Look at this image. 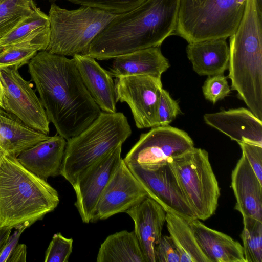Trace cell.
I'll use <instances>...</instances> for the list:
<instances>
[{"mask_svg": "<svg viewBox=\"0 0 262 262\" xmlns=\"http://www.w3.org/2000/svg\"><path fill=\"white\" fill-rule=\"evenodd\" d=\"M28 66L48 120L67 141L98 117L101 110L85 86L73 58L40 51Z\"/></svg>", "mask_w": 262, "mask_h": 262, "instance_id": "6da1fadb", "label": "cell"}, {"mask_svg": "<svg viewBox=\"0 0 262 262\" xmlns=\"http://www.w3.org/2000/svg\"><path fill=\"white\" fill-rule=\"evenodd\" d=\"M181 0H146L117 14L94 38L85 55L95 59L160 47L176 29Z\"/></svg>", "mask_w": 262, "mask_h": 262, "instance_id": "7a4b0ae2", "label": "cell"}, {"mask_svg": "<svg viewBox=\"0 0 262 262\" xmlns=\"http://www.w3.org/2000/svg\"><path fill=\"white\" fill-rule=\"evenodd\" d=\"M59 203L58 192L47 181L4 153L0 164V228L24 223L30 226Z\"/></svg>", "mask_w": 262, "mask_h": 262, "instance_id": "3957f363", "label": "cell"}, {"mask_svg": "<svg viewBox=\"0 0 262 262\" xmlns=\"http://www.w3.org/2000/svg\"><path fill=\"white\" fill-rule=\"evenodd\" d=\"M229 37L231 90L262 120V9L257 0H245L241 20Z\"/></svg>", "mask_w": 262, "mask_h": 262, "instance_id": "277c9868", "label": "cell"}, {"mask_svg": "<svg viewBox=\"0 0 262 262\" xmlns=\"http://www.w3.org/2000/svg\"><path fill=\"white\" fill-rule=\"evenodd\" d=\"M131 134L123 113L101 111L86 129L67 141L60 175L72 185L84 169L122 145Z\"/></svg>", "mask_w": 262, "mask_h": 262, "instance_id": "5b68a950", "label": "cell"}, {"mask_svg": "<svg viewBox=\"0 0 262 262\" xmlns=\"http://www.w3.org/2000/svg\"><path fill=\"white\" fill-rule=\"evenodd\" d=\"M117 15L83 6L70 10L53 3L48 15L50 40L46 51L65 56L85 55L94 38Z\"/></svg>", "mask_w": 262, "mask_h": 262, "instance_id": "8992f818", "label": "cell"}, {"mask_svg": "<svg viewBox=\"0 0 262 262\" xmlns=\"http://www.w3.org/2000/svg\"><path fill=\"white\" fill-rule=\"evenodd\" d=\"M245 5L237 0H205L200 4L181 0L174 34L188 43L226 39L237 29Z\"/></svg>", "mask_w": 262, "mask_h": 262, "instance_id": "52a82bcc", "label": "cell"}, {"mask_svg": "<svg viewBox=\"0 0 262 262\" xmlns=\"http://www.w3.org/2000/svg\"><path fill=\"white\" fill-rule=\"evenodd\" d=\"M167 163L197 219L205 221L213 215L218 206L220 189L208 152L194 147L170 158Z\"/></svg>", "mask_w": 262, "mask_h": 262, "instance_id": "ba28073f", "label": "cell"}, {"mask_svg": "<svg viewBox=\"0 0 262 262\" xmlns=\"http://www.w3.org/2000/svg\"><path fill=\"white\" fill-rule=\"evenodd\" d=\"M194 147L192 139L185 131L169 125L154 127L140 135L123 160L126 165L154 169Z\"/></svg>", "mask_w": 262, "mask_h": 262, "instance_id": "9c48e42d", "label": "cell"}, {"mask_svg": "<svg viewBox=\"0 0 262 262\" xmlns=\"http://www.w3.org/2000/svg\"><path fill=\"white\" fill-rule=\"evenodd\" d=\"M18 68V66L0 68L2 108L29 127L48 135L50 121L45 108L31 83L21 76Z\"/></svg>", "mask_w": 262, "mask_h": 262, "instance_id": "30bf717a", "label": "cell"}, {"mask_svg": "<svg viewBox=\"0 0 262 262\" xmlns=\"http://www.w3.org/2000/svg\"><path fill=\"white\" fill-rule=\"evenodd\" d=\"M117 101L129 106L139 129L156 127L162 84L160 78L147 75L116 78Z\"/></svg>", "mask_w": 262, "mask_h": 262, "instance_id": "8fae6325", "label": "cell"}, {"mask_svg": "<svg viewBox=\"0 0 262 262\" xmlns=\"http://www.w3.org/2000/svg\"><path fill=\"white\" fill-rule=\"evenodd\" d=\"M127 165L148 196L166 211L178 215L188 222L197 219L167 162L154 169L138 165Z\"/></svg>", "mask_w": 262, "mask_h": 262, "instance_id": "7c38bea8", "label": "cell"}, {"mask_svg": "<svg viewBox=\"0 0 262 262\" xmlns=\"http://www.w3.org/2000/svg\"><path fill=\"white\" fill-rule=\"evenodd\" d=\"M120 145L84 169L72 185L75 205L84 223L92 222L99 199L122 160Z\"/></svg>", "mask_w": 262, "mask_h": 262, "instance_id": "4fadbf2b", "label": "cell"}, {"mask_svg": "<svg viewBox=\"0 0 262 262\" xmlns=\"http://www.w3.org/2000/svg\"><path fill=\"white\" fill-rule=\"evenodd\" d=\"M147 196L122 159L99 199L92 222L125 212Z\"/></svg>", "mask_w": 262, "mask_h": 262, "instance_id": "5bb4252c", "label": "cell"}, {"mask_svg": "<svg viewBox=\"0 0 262 262\" xmlns=\"http://www.w3.org/2000/svg\"><path fill=\"white\" fill-rule=\"evenodd\" d=\"M133 220L134 232L145 262H156L155 248L166 223V211L149 196L125 212Z\"/></svg>", "mask_w": 262, "mask_h": 262, "instance_id": "9a60e30c", "label": "cell"}, {"mask_svg": "<svg viewBox=\"0 0 262 262\" xmlns=\"http://www.w3.org/2000/svg\"><path fill=\"white\" fill-rule=\"evenodd\" d=\"M205 123L237 143L262 146V120L244 107L206 114Z\"/></svg>", "mask_w": 262, "mask_h": 262, "instance_id": "2e32d148", "label": "cell"}, {"mask_svg": "<svg viewBox=\"0 0 262 262\" xmlns=\"http://www.w3.org/2000/svg\"><path fill=\"white\" fill-rule=\"evenodd\" d=\"M67 140L56 133L22 151L16 159L26 169L47 181L60 175Z\"/></svg>", "mask_w": 262, "mask_h": 262, "instance_id": "e0dca14e", "label": "cell"}, {"mask_svg": "<svg viewBox=\"0 0 262 262\" xmlns=\"http://www.w3.org/2000/svg\"><path fill=\"white\" fill-rule=\"evenodd\" d=\"M231 180L236 199L234 209L243 216L262 221V183L243 154L232 171Z\"/></svg>", "mask_w": 262, "mask_h": 262, "instance_id": "ac0fdd59", "label": "cell"}, {"mask_svg": "<svg viewBox=\"0 0 262 262\" xmlns=\"http://www.w3.org/2000/svg\"><path fill=\"white\" fill-rule=\"evenodd\" d=\"M73 58L85 86L101 110L116 112L115 82L110 72L89 56L77 54Z\"/></svg>", "mask_w": 262, "mask_h": 262, "instance_id": "d6986e66", "label": "cell"}, {"mask_svg": "<svg viewBox=\"0 0 262 262\" xmlns=\"http://www.w3.org/2000/svg\"><path fill=\"white\" fill-rule=\"evenodd\" d=\"M108 71L113 77L147 75L161 78L170 65L160 47L137 50L114 58Z\"/></svg>", "mask_w": 262, "mask_h": 262, "instance_id": "ffe728a7", "label": "cell"}, {"mask_svg": "<svg viewBox=\"0 0 262 262\" xmlns=\"http://www.w3.org/2000/svg\"><path fill=\"white\" fill-rule=\"evenodd\" d=\"M189 223L200 247L210 262H246L238 242L208 227L198 219Z\"/></svg>", "mask_w": 262, "mask_h": 262, "instance_id": "44dd1931", "label": "cell"}, {"mask_svg": "<svg viewBox=\"0 0 262 262\" xmlns=\"http://www.w3.org/2000/svg\"><path fill=\"white\" fill-rule=\"evenodd\" d=\"M186 53L193 70L199 75L223 74L228 68L229 47L226 39L188 43Z\"/></svg>", "mask_w": 262, "mask_h": 262, "instance_id": "7402d4cb", "label": "cell"}, {"mask_svg": "<svg viewBox=\"0 0 262 262\" xmlns=\"http://www.w3.org/2000/svg\"><path fill=\"white\" fill-rule=\"evenodd\" d=\"M49 137L0 108V149L5 154L17 157L24 150Z\"/></svg>", "mask_w": 262, "mask_h": 262, "instance_id": "603a6c76", "label": "cell"}, {"mask_svg": "<svg viewBox=\"0 0 262 262\" xmlns=\"http://www.w3.org/2000/svg\"><path fill=\"white\" fill-rule=\"evenodd\" d=\"M97 262H145L134 231L122 230L108 235L101 244Z\"/></svg>", "mask_w": 262, "mask_h": 262, "instance_id": "cb8c5ba5", "label": "cell"}, {"mask_svg": "<svg viewBox=\"0 0 262 262\" xmlns=\"http://www.w3.org/2000/svg\"><path fill=\"white\" fill-rule=\"evenodd\" d=\"M166 223L180 262H210L200 247L187 220L166 211Z\"/></svg>", "mask_w": 262, "mask_h": 262, "instance_id": "d4e9b609", "label": "cell"}, {"mask_svg": "<svg viewBox=\"0 0 262 262\" xmlns=\"http://www.w3.org/2000/svg\"><path fill=\"white\" fill-rule=\"evenodd\" d=\"M50 27L0 52V68L29 62L38 52L46 50L50 40Z\"/></svg>", "mask_w": 262, "mask_h": 262, "instance_id": "484cf974", "label": "cell"}, {"mask_svg": "<svg viewBox=\"0 0 262 262\" xmlns=\"http://www.w3.org/2000/svg\"><path fill=\"white\" fill-rule=\"evenodd\" d=\"M49 27L48 15L36 7L31 14L0 39V52Z\"/></svg>", "mask_w": 262, "mask_h": 262, "instance_id": "4316f807", "label": "cell"}, {"mask_svg": "<svg viewBox=\"0 0 262 262\" xmlns=\"http://www.w3.org/2000/svg\"><path fill=\"white\" fill-rule=\"evenodd\" d=\"M36 7L33 0H0V39Z\"/></svg>", "mask_w": 262, "mask_h": 262, "instance_id": "83f0119b", "label": "cell"}, {"mask_svg": "<svg viewBox=\"0 0 262 262\" xmlns=\"http://www.w3.org/2000/svg\"><path fill=\"white\" fill-rule=\"evenodd\" d=\"M241 234L246 262H262V221L243 216Z\"/></svg>", "mask_w": 262, "mask_h": 262, "instance_id": "f1b7e54d", "label": "cell"}, {"mask_svg": "<svg viewBox=\"0 0 262 262\" xmlns=\"http://www.w3.org/2000/svg\"><path fill=\"white\" fill-rule=\"evenodd\" d=\"M54 3L57 0H48ZM83 6L91 7L117 14L128 12L146 0H67Z\"/></svg>", "mask_w": 262, "mask_h": 262, "instance_id": "f546056e", "label": "cell"}, {"mask_svg": "<svg viewBox=\"0 0 262 262\" xmlns=\"http://www.w3.org/2000/svg\"><path fill=\"white\" fill-rule=\"evenodd\" d=\"M73 240L61 233L55 234L46 250L45 262H68L72 252Z\"/></svg>", "mask_w": 262, "mask_h": 262, "instance_id": "4dcf8cb0", "label": "cell"}, {"mask_svg": "<svg viewBox=\"0 0 262 262\" xmlns=\"http://www.w3.org/2000/svg\"><path fill=\"white\" fill-rule=\"evenodd\" d=\"M181 112L177 101L163 89L158 106L156 127L169 125Z\"/></svg>", "mask_w": 262, "mask_h": 262, "instance_id": "1f68e13d", "label": "cell"}, {"mask_svg": "<svg viewBox=\"0 0 262 262\" xmlns=\"http://www.w3.org/2000/svg\"><path fill=\"white\" fill-rule=\"evenodd\" d=\"M206 99L215 104L230 93L227 78L223 74L208 76L202 87Z\"/></svg>", "mask_w": 262, "mask_h": 262, "instance_id": "d6a6232c", "label": "cell"}, {"mask_svg": "<svg viewBox=\"0 0 262 262\" xmlns=\"http://www.w3.org/2000/svg\"><path fill=\"white\" fill-rule=\"evenodd\" d=\"M259 182L262 183V146L246 143H238Z\"/></svg>", "mask_w": 262, "mask_h": 262, "instance_id": "836d02e7", "label": "cell"}, {"mask_svg": "<svg viewBox=\"0 0 262 262\" xmlns=\"http://www.w3.org/2000/svg\"><path fill=\"white\" fill-rule=\"evenodd\" d=\"M156 262H180L178 251L169 236L162 235L155 248Z\"/></svg>", "mask_w": 262, "mask_h": 262, "instance_id": "e575fe53", "label": "cell"}, {"mask_svg": "<svg viewBox=\"0 0 262 262\" xmlns=\"http://www.w3.org/2000/svg\"><path fill=\"white\" fill-rule=\"evenodd\" d=\"M30 226L27 223L21 224L16 229L12 235L9 236L7 242L0 251V262H7L14 248L18 244L19 239L24 231Z\"/></svg>", "mask_w": 262, "mask_h": 262, "instance_id": "d590c367", "label": "cell"}, {"mask_svg": "<svg viewBox=\"0 0 262 262\" xmlns=\"http://www.w3.org/2000/svg\"><path fill=\"white\" fill-rule=\"evenodd\" d=\"M24 244H17L11 252L7 262H25L27 249Z\"/></svg>", "mask_w": 262, "mask_h": 262, "instance_id": "8d00e7d4", "label": "cell"}, {"mask_svg": "<svg viewBox=\"0 0 262 262\" xmlns=\"http://www.w3.org/2000/svg\"><path fill=\"white\" fill-rule=\"evenodd\" d=\"M12 227H3L0 228V251L7 242L12 230Z\"/></svg>", "mask_w": 262, "mask_h": 262, "instance_id": "74e56055", "label": "cell"}, {"mask_svg": "<svg viewBox=\"0 0 262 262\" xmlns=\"http://www.w3.org/2000/svg\"><path fill=\"white\" fill-rule=\"evenodd\" d=\"M2 99H3V88L0 79V108H2Z\"/></svg>", "mask_w": 262, "mask_h": 262, "instance_id": "f35d334b", "label": "cell"}, {"mask_svg": "<svg viewBox=\"0 0 262 262\" xmlns=\"http://www.w3.org/2000/svg\"><path fill=\"white\" fill-rule=\"evenodd\" d=\"M189 2L193 4H200L205 0H188Z\"/></svg>", "mask_w": 262, "mask_h": 262, "instance_id": "ab89813d", "label": "cell"}, {"mask_svg": "<svg viewBox=\"0 0 262 262\" xmlns=\"http://www.w3.org/2000/svg\"><path fill=\"white\" fill-rule=\"evenodd\" d=\"M4 151L0 149V164H1V162L2 161V157L4 155Z\"/></svg>", "mask_w": 262, "mask_h": 262, "instance_id": "60d3db41", "label": "cell"}, {"mask_svg": "<svg viewBox=\"0 0 262 262\" xmlns=\"http://www.w3.org/2000/svg\"><path fill=\"white\" fill-rule=\"evenodd\" d=\"M259 7L261 9L262 8V0H257Z\"/></svg>", "mask_w": 262, "mask_h": 262, "instance_id": "b9f144b4", "label": "cell"}, {"mask_svg": "<svg viewBox=\"0 0 262 262\" xmlns=\"http://www.w3.org/2000/svg\"><path fill=\"white\" fill-rule=\"evenodd\" d=\"M239 3H244L245 2V0H237Z\"/></svg>", "mask_w": 262, "mask_h": 262, "instance_id": "7bdbcfd3", "label": "cell"}]
</instances>
